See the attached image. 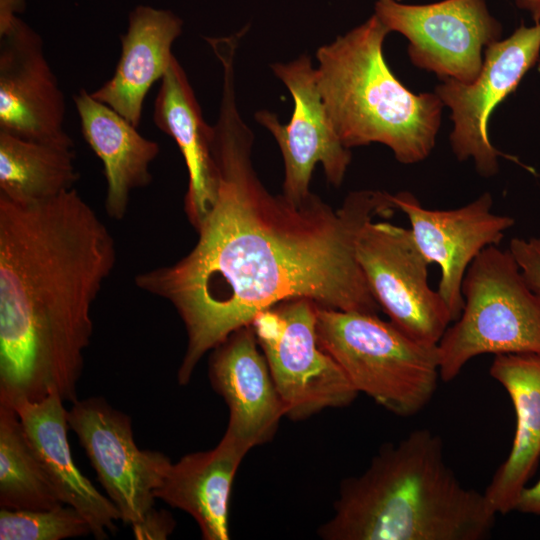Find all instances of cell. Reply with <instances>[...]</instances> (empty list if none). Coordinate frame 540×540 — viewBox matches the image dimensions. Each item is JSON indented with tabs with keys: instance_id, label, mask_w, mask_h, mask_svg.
<instances>
[{
	"instance_id": "1",
	"label": "cell",
	"mask_w": 540,
	"mask_h": 540,
	"mask_svg": "<svg viewBox=\"0 0 540 540\" xmlns=\"http://www.w3.org/2000/svg\"><path fill=\"white\" fill-rule=\"evenodd\" d=\"M253 142L237 106L234 67L227 65L210 138L215 197L195 229L197 242L175 263L134 278L140 290L168 301L184 324L180 385L190 382L207 352L283 301L381 310L358 263L356 241L368 222L394 214L391 194L353 191L337 209L313 193L295 204L263 185L251 159Z\"/></svg>"
},
{
	"instance_id": "2",
	"label": "cell",
	"mask_w": 540,
	"mask_h": 540,
	"mask_svg": "<svg viewBox=\"0 0 540 540\" xmlns=\"http://www.w3.org/2000/svg\"><path fill=\"white\" fill-rule=\"evenodd\" d=\"M116 261L75 188L31 204L0 196V402L77 400L92 306Z\"/></svg>"
},
{
	"instance_id": "3",
	"label": "cell",
	"mask_w": 540,
	"mask_h": 540,
	"mask_svg": "<svg viewBox=\"0 0 540 540\" xmlns=\"http://www.w3.org/2000/svg\"><path fill=\"white\" fill-rule=\"evenodd\" d=\"M496 514L464 486L439 435L421 428L383 445L359 476L341 482L325 540H482Z\"/></svg>"
},
{
	"instance_id": "4",
	"label": "cell",
	"mask_w": 540,
	"mask_h": 540,
	"mask_svg": "<svg viewBox=\"0 0 540 540\" xmlns=\"http://www.w3.org/2000/svg\"><path fill=\"white\" fill-rule=\"evenodd\" d=\"M389 33L373 14L321 46L317 82L345 147L381 143L400 163L414 164L433 150L444 104L435 92L415 94L396 78L383 53Z\"/></svg>"
},
{
	"instance_id": "5",
	"label": "cell",
	"mask_w": 540,
	"mask_h": 540,
	"mask_svg": "<svg viewBox=\"0 0 540 540\" xmlns=\"http://www.w3.org/2000/svg\"><path fill=\"white\" fill-rule=\"evenodd\" d=\"M320 347L357 390L399 417L419 413L440 378L438 344L421 342L377 314L317 305Z\"/></svg>"
},
{
	"instance_id": "6",
	"label": "cell",
	"mask_w": 540,
	"mask_h": 540,
	"mask_svg": "<svg viewBox=\"0 0 540 540\" xmlns=\"http://www.w3.org/2000/svg\"><path fill=\"white\" fill-rule=\"evenodd\" d=\"M461 291V315L438 343L441 380L455 379L479 355L540 354V294L528 286L509 249H483Z\"/></svg>"
},
{
	"instance_id": "7",
	"label": "cell",
	"mask_w": 540,
	"mask_h": 540,
	"mask_svg": "<svg viewBox=\"0 0 540 540\" xmlns=\"http://www.w3.org/2000/svg\"><path fill=\"white\" fill-rule=\"evenodd\" d=\"M316 312L314 301L296 298L258 313L252 322L286 417L295 421L324 409L346 407L359 394L320 347Z\"/></svg>"
},
{
	"instance_id": "8",
	"label": "cell",
	"mask_w": 540,
	"mask_h": 540,
	"mask_svg": "<svg viewBox=\"0 0 540 540\" xmlns=\"http://www.w3.org/2000/svg\"><path fill=\"white\" fill-rule=\"evenodd\" d=\"M374 10L390 32L409 41L411 62L441 80L473 82L481 70L484 50L502 39V25L490 13L486 0L422 5L377 0Z\"/></svg>"
},
{
	"instance_id": "9",
	"label": "cell",
	"mask_w": 540,
	"mask_h": 540,
	"mask_svg": "<svg viewBox=\"0 0 540 540\" xmlns=\"http://www.w3.org/2000/svg\"><path fill=\"white\" fill-rule=\"evenodd\" d=\"M356 257L390 321L414 339L438 344L452 319L441 295L428 284L429 262L411 229L368 222L358 235Z\"/></svg>"
},
{
	"instance_id": "10",
	"label": "cell",
	"mask_w": 540,
	"mask_h": 540,
	"mask_svg": "<svg viewBox=\"0 0 540 540\" xmlns=\"http://www.w3.org/2000/svg\"><path fill=\"white\" fill-rule=\"evenodd\" d=\"M539 58L540 22L531 27L522 23L509 37L484 50L481 70L473 82L445 78L435 88L443 104L451 109L453 153L460 161L473 159L483 177L498 172V157L502 155L489 139L490 115L516 90Z\"/></svg>"
},
{
	"instance_id": "11",
	"label": "cell",
	"mask_w": 540,
	"mask_h": 540,
	"mask_svg": "<svg viewBox=\"0 0 540 540\" xmlns=\"http://www.w3.org/2000/svg\"><path fill=\"white\" fill-rule=\"evenodd\" d=\"M67 420L121 520L131 526L141 522L154 507V493L172 464L169 457L139 449L131 418L101 397L77 399Z\"/></svg>"
},
{
	"instance_id": "12",
	"label": "cell",
	"mask_w": 540,
	"mask_h": 540,
	"mask_svg": "<svg viewBox=\"0 0 540 540\" xmlns=\"http://www.w3.org/2000/svg\"><path fill=\"white\" fill-rule=\"evenodd\" d=\"M271 68L288 88L294 103L288 123L268 110L255 114L257 122L275 138L284 163L282 194L300 204L310 194L314 167L320 163L327 181L340 186L351 162L350 149L340 140L322 100L316 68L307 55Z\"/></svg>"
},
{
	"instance_id": "13",
	"label": "cell",
	"mask_w": 540,
	"mask_h": 540,
	"mask_svg": "<svg viewBox=\"0 0 540 540\" xmlns=\"http://www.w3.org/2000/svg\"><path fill=\"white\" fill-rule=\"evenodd\" d=\"M391 199L408 217L414 239L429 264L440 267L437 291L452 322L456 321L464 306L461 288L468 267L483 249L501 242L514 219L492 212L493 198L489 192L451 210L424 208L407 191L391 195Z\"/></svg>"
},
{
	"instance_id": "14",
	"label": "cell",
	"mask_w": 540,
	"mask_h": 540,
	"mask_svg": "<svg viewBox=\"0 0 540 540\" xmlns=\"http://www.w3.org/2000/svg\"><path fill=\"white\" fill-rule=\"evenodd\" d=\"M65 98L40 35L19 18L0 35V131L55 141L64 129Z\"/></svg>"
},
{
	"instance_id": "15",
	"label": "cell",
	"mask_w": 540,
	"mask_h": 540,
	"mask_svg": "<svg viewBox=\"0 0 540 540\" xmlns=\"http://www.w3.org/2000/svg\"><path fill=\"white\" fill-rule=\"evenodd\" d=\"M252 324L231 333L211 350V386L229 410L226 433L250 450L270 441L286 410Z\"/></svg>"
},
{
	"instance_id": "16",
	"label": "cell",
	"mask_w": 540,
	"mask_h": 540,
	"mask_svg": "<svg viewBox=\"0 0 540 540\" xmlns=\"http://www.w3.org/2000/svg\"><path fill=\"white\" fill-rule=\"evenodd\" d=\"M60 395L13 405L26 436L61 501L75 508L88 521L92 536L108 538L121 520L113 502L101 494L78 469L67 437V410Z\"/></svg>"
},
{
	"instance_id": "17",
	"label": "cell",
	"mask_w": 540,
	"mask_h": 540,
	"mask_svg": "<svg viewBox=\"0 0 540 540\" xmlns=\"http://www.w3.org/2000/svg\"><path fill=\"white\" fill-rule=\"evenodd\" d=\"M489 373L509 395L516 419L509 454L483 493L497 515L515 510L540 462V354L495 355Z\"/></svg>"
},
{
	"instance_id": "18",
	"label": "cell",
	"mask_w": 540,
	"mask_h": 540,
	"mask_svg": "<svg viewBox=\"0 0 540 540\" xmlns=\"http://www.w3.org/2000/svg\"><path fill=\"white\" fill-rule=\"evenodd\" d=\"M182 25L169 10L137 6L130 12L126 33L120 36L121 55L115 71L92 97L138 128L145 97L171 64L172 45L181 35Z\"/></svg>"
},
{
	"instance_id": "19",
	"label": "cell",
	"mask_w": 540,
	"mask_h": 540,
	"mask_svg": "<svg viewBox=\"0 0 540 540\" xmlns=\"http://www.w3.org/2000/svg\"><path fill=\"white\" fill-rule=\"evenodd\" d=\"M249 450L225 432L213 449L184 455L172 463L154 493L155 498L189 514L203 539H230L232 484Z\"/></svg>"
},
{
	"instance_id": "20",
	"label": "cell",
	"mask_w": 540,
	"mask_h": 540,
	"mask_svg": "<svg viewBox=\"0 0 540 540\" xmlns=\"http://www.w3.org/2000/svg\"><path fill=\"white\" fill-rule=\"evenodd\" d=\"M85 141L102 161L106 179L104 208L115 220L128 210L131 193L152 182L150 166L159 144L141 135L137 127L86 89L73 96Z\"/></svg>"
},
{
	"instance_id": "21",
	"label": "cell",
	"mask_w": 540,
	"mask_h": 540,
	"mask_svg": "<svg viewBox=\"0 0 540 540\" xmlns=\"http://www.w3.org/2000/svg\"><path fill=\"white\" fill-rule=\"evenodd\" d=\"M153 121L177 144L186 164L188 187L184 211L196 229L215 197V175L210 150L212 125L205 122L190 82L173 57L155 98Z\"/></svg>"
},
{
	"instance_id": "22",
	"label": "cell",
	"mask_w": 540,
	"mask_h": 540,
	"mask_svg": "<svg viewBox=\"0 0 540 540\" xmlns=\"http://www.w3.org/2000/svg\"><path fill=\"white\" fill-rule=\"evenodd\" d=\"M71 137L45 141L0 131V196L20 204L73 189L79 174Z\"/></svg>"
},
{
	"instance_id": "23",
	"label": "cell",
	"mask_w": 540,
	"mask_h": 540,
	"mask_svg": "<svg viewBox=\"0 0 540 540\" xmlns=\"http://www.w3.org/2000/svg\"><path fill=\"white\" fill-rule=\"evenodd\" d=\"M60 504L16 410L0 402V506L40 510Z\"/></svg>"
},
{
	"instance_id": "24",
	"label": "cell",
	"mask_w": 540,
	"mask_h": 540,
	"mask_svg": "<svg viewBox=\"0 0 540 540\" xmlns=\"http://www.w3.org/2000/svg\"><path fill=\"white\" fill-rule=\"evenodd\" d=\"M92 534L88 521L75 508L0 510L1 540H62Z\"/></svg>"
},
{
	"instance_id": "25",
	"label": "cell",
	"mask_w": 540,
	"mask_h": 540,
	"mask_svg": "<svg viewBox=\"0 0 540 540\" xmlns=\"http://www.w3.org/2000/svg\"><path fill=\"white\" fill-rule=\"evenodd\" d=\"M509 250L528 286L540 294V238H514L510 241Z\"/></svg>"
},
{
	"instance_id": "26",
	"label": "cell",
	"mask_w": 540,
	"mask_h": 540,
	"mask_svg": "<svg viewBox=\"0 0 540 540\" xmlns=\"http://www.w3.org/2000/svg\"><path fill=\"white\" fill-rule=\"evenodd\" d=\"M175 524V520L170 513L153 507L141 522L131 527L135 539L163 540L167 539L173 532Z\"/></svg>"
},
{
	"instance_id": "27",
	"label": "cell",
	"mask_w": 540,
	"mask_h": 540,
	"mask_svg": "<svg viewBox=\"0 0 540 540\" xmlns=\"http://www.w3.org/2000/svg\"><path fill=\"white\" fill-rule=\"evenodd\" d=\"M515 510L540 516V479L532 486H525L516 501Z\"/></svg>"
},
{
	"instance_id": "28",
	"label": "cell",
	"mask_w": 540,
	"mask_h": 540,
	"mask_svg": "<svg viewBox=\"0 0 540 540\" xmlns=\"http://www.w3.org/2000/svg\"><path fill=\"white\" fill-rule=\"evenodd\" d=\"M24 7L25 0H0V35L9 30Z\"/></svg>"
},
{
	"instance_id": "29",
	"label": "cell",
	"mask_w": 540,
	"mask_h": 540,
	"mask_svg": "<svg viewBox=\"0 0 540 540\" xmlns=\"http://www.w3.org/2000/svg\"><path fill=\"white\" fill-rule=\"evenodd\" d=\"M516 6L527 11L535 24L540 22V0H515Z\"/></svg>"
},
{
	"instance_id": "30",
	"label": "cell",
	"mask_w": 540,
	"mask_h": 540,
	"mask_svg": "<svg viewBox=\"0 0 540 540\" xmlns=\"http://www.w3.org/2000/svg\"><path fill=\"white\" fill-rule=\"evenodd\" d=\"M537 68H538V72L540 73V58H539L538 63H537Z\"/></svg>"
}]
</instances>
